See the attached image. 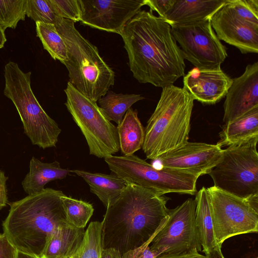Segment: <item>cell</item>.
Masks as SVG:
<instances>
[{
    "instance_id": "cell-23",
    "label": "cell",
    "mask_w": 258,
    "mask_h": 258,
    "mask_svg": "<svg viewBox=\"0 0 258 258\" xmlns=\"http://www.w3.org/2000/svg\"><path fill=\"white\" fill-rule=\"evenodd\" d=\"M117 128L120 149L123 156L133 155L142 148L145 129L138 117L137 109L130 108Z\"/></svg>"
},
{
    "instance_id": "cell-15",
    "label": "cell",
    "mask_w": 258,
    "mask_h": 258,
    "mask_svg": "<svg viewBox=\"0 0 258 258\" xmlns=\"http://www.w3.org/2000/svg\"><path fill=\"white\" fill-rule=\"evenodd\" d=\"M226 3L211 19L217 36L220 40L236 47L242 53H257L258 25L239 18Z\"/></svg>"
},
{
    "instance_id": "cell-39",
    "label": "cell",
    "mask_w": 258,
    "mask_h": 258,
    "mask_svg": "<svg viewBox=\"0 0 258 258\" xmlns=\"http://www.w3.org/2000/svg\"><path fill=\"white\" fill-rule=\"evenodd\" d=\"M221 247L218 246L205 254L207 258H225L221 251Z\"/></svg>"
},
{
    "instance_id": "cell-40",
    "label": "cell",
    "mask_w": 258,
    "mask_h": 258,
    "mask_svg": "<svg viewBox=\"0 0 258 258\" xmlns=\"http://www.w3.org/2000/svg\"><path fill=\"white\" fill-rule=\"evenodd\" d=\"M7 41L5 31L0 28V49L2 48Z\"/></svg>"
},
{
    "instance_id": "cell-32",
    "label": "cell",
    "mask_w": 258,
    "mask_h": 258,
    "mask_svg": "<svg viewBox=\"0 0 258 258\" xmlns=\"http://www.w3.org/2000/svg\"><path fill=\"white\" fill-rule=\"evenodd\" d=\"M47 1L56 16L75 23L80 21L81 10L79 0Z\"/></svg>"
},
{
    "instance_id": "cell-41",
    "label": "cell",
    "mask_w": 258,
    "mask_h": 258,
    "mask_svg": "<svg viewBox=\"0 0 258 258\" xmlns=\"http://www.w3.org/2000/svg\"><path fill=\"white\" fill-rule=\"evenodd\" d=\"M17 258H39L18 251Z\"/></svg>"
},
{
    "instance_id": "cell-42",
    "label": "cell",
    "mask_w": 258,
    "mask_h": 258,
    "mask_svg": "<svg viewBox=\"0 0 258 258\" xmlns=\"http://www.w3.org/2000/svg\"><path fill=\"white\" fill-rule=\"evenodd\" d=\"M256 258H257V257H256Z\"/></svg>"
},
{
    "instance_id": "cell-10",
    "label": "cell",
    "mask_w": 258,
    "mask_h": 258,
    "mask_svg": "<svg viewBox=\"0 0 258 258\" xmlns=\"http://www.w3.org/2000/svg\"><path fill=\"white\" fill-rule=\"evenodd\" d=\"M218 245L233 236L258 231V195L244 199L214 186L207 188Z\"/></svg>"
},
{
    "instance_id": "cell-16",
    "label": "cell",
    "mask_w": 258,
    "mask_h": 258,
    "mask_svg": "<svg viewBox=\"0 0 258 258\" xmlns=\"http://www.w3.org/2000/svg\"><path fill=\"white\" fill-rule=\"evenodd\" d=\"M225 97V123L258 106V62L248 64L240 76L232 79Z\"/></svg>"
},
{
    "instance_id": "cell-8",
    "label": "cell",
    "mask_w": 258,
    "mask_h": 258,
    "mask_svg": "<svg viewBox=\"0 0 258 258\" xmlns=\"http://www.w3.org/2000/svg\"><path fill=\"white\" fill-rule=\"evenodd\" d=\"M258 136L223 149L208 174L214 186L241 198L258 195Z\"/></svg>"
},
{
    "instance_id": "cell-19",
    "label": "cell",
    "mask_w": 258,
    "mask_h": 258,
    "mask_svg": "<svg viewBox=\"0 0 258 258\" xmlns=\"http://www.w3.org/2000/svg\"><path fill=\"white\" fill-rule=\"evenodd\" d=\"M85 230L66 221L51 233L40 258H70L77 250Z\"/></svg>"
},
{
    "instance_id": "cell-20",
    "label": "cell",
    "mask_w": 258,
    "mask_h": 258,
    "mask_svg": "<svg viewBox=\"0 0 258 258\" xmlns=\"http://www.w3.org/2000/svg\"><path fill=\"white\" fill-rule=\"evenodd\" d=\"M71 170L60 167V163L54 161L44 163L33 157L29 164V171L22 182L24 191L28 195L41 191L49 182L62 179L67 177Z\"/></svg>"
},
{
    "instance_id": "cell-25",
    "label": "cell",
    "mask_w": 258,
    "mask_h": 258,
    "mask_svg": "<svg viewBox=\"0 0 258 258\" xmlns=\"http://www.w3.org/2000/svg\"><path fill=\"white\" fill-rule=\"evenodd\" d=\"M144 99L140 94H117L108 91L98 100V106L109 120L119 124L127 110L134 103Z\"/></svg>"
},
{
    "instance_id": "cell-7",
    "label": "cell",
    "mask_w": 258,
    "mask_h": 258,
    "mask_svg": "<svg viewBox=\"0 0 258 258\" xmlns=\"http://www.w3.org/2000/svg\"><path fill=\"white\" fill-rule=\"evenodd\" d=\"M110 170L126 184H135L159 195L178 193L194 195L199 178L179 170L157 168L134 154L104 158Z\"/></svg>"
},
{
    "instance_id": "cell-29",
    "label": "cell",
    "mask_w": 258,
    "mask_h": 258,
    "mask_svg": "<svg viewBox=\"0 0 258 258\" xmlns=\"http://www.w3.org/2000/svg\"><path fill=\"white\" fill-rule=\"evenodd\" d=\"M26 0H0V28L15 29L18 23L24 21Z\"/></svg>"
},
{
    "instance_id": "cell-28",
    "label": "cell",
    "mask_w": 258,
    "mask_h": 258,
    "mask_svg": "<svg viewBox=\"0 0 258 258\" xmlns=\"http://www.w3.org/2000/svg\"><path fill=\"white\" fill-rule=\"evenodd\" d=\"M61 200L68 222L78 228H84L93 215L92 205L64 194L61 197Z\"/></svg>"
},
{
    "instance_id": "cell-12",
    "label": "cell",
    "mask_w": 258,
    "mask_h": 258,
    "mask_svg": "<svg viewBox=\"0 0 258 258\" xmlns=\"http://www.w3.org/2000/svg\"><path fill=\"white\" fill-rule=\"evenodd\" d=\"M195 199L189 198L173 209L149 244L151 250L162 253H179L202 246L195 223Z\"/></svg>"
},
{
    "instance_id": "cell-34",
    "label": "cell",
    "mask_w": 258,
    "mask_h": 258,
    "mask_svg": "<svg viewBox=\"0 0 258 258\" xmlns=\"http://www.w3.org/2000/svg\"><path fill=\"white\" fill-rule=\"evenodd\" d=\"M175 0H145V5L150 8L151 12L155 11L159 17L164 19Z\"/></svg>"
},
{
    "instance_id": "cell-3",
    "label": "cell",
    "mask_w": 258,
    "mask_h": 258,
    "mask_svg": "<svg viewBox=\"0 0 258 258\" xmlns=\"http://www.w3.org/2000/svg\"><path fill=\"white\" fill-rule=\"evenodd\" d=\"M61 190L46 188L10 204L3 233L20 252L40 258L51 233L67 221Z\"/></svg>"
},
{
    "instance_id": "cell-11",
    "label": "cell",
    "mask_w": 258,
    "mask_h": 258,
    "mask_svg": "<svg viewBox=\"0 0 258 258\" xmlns=\"http://www.w3.org/2000/svg\"><path fill=\"white\" fill-rule=\"evenodd\" d=\"M170 25L184 59L198 69L221 67L227 56L226 48L217 36L211 20Z\"/></svg>"
},
{
    "instance_id": "cell-9",
    "label": "cell",
    "mask_w": 258,
    "mask_h": 258,
    "mask_svg": "<svg viewBox=\"0 0 258 258\" xmlns=\"http://www.w3.org/2000/svg\"><path fill=\"white\" fill-rule=\"evenodd\" d=\"M65 105L84 136L90 155L102 158L120 150L117 126L103 114L96 102L78 91L69 82Z\"/></svg>"
},
{
    "instance_id": "cell-4",
    "label": "cell",
    "mask_w": 258,
    "mask_h": 258,
    "mask_svg": "<svg viewBox=\"0 0 258 258\" xmlns=\"http://www.w3.org/2000/svg\"><path fill=\"white\" fill-rule=\"evenodd\" d=\"M194 101L183 88H162L145 129L142 148L147 159L153 160L188 142Z\"/></svg>"
},
{
    "instance_id": "cell-1",
    "label": "cell",
    "mask_w": 258,
    "mask_h": 258,
    "mask_svg": "<svg viewBox=\"0 0 258 258\" xmlns=\"http://www.w3.org/2000/svg\"><path fill=\"white\" fill-rule=\"evenodd\" d=\"M134 77L164 88L185 74L184 58L170 24L149 11L141 10L120 35Z\"/></svg>"
},
{
    "instance_id": "cell-24",
    "label": "cell",
    "mask_w": 258,
    "mask_h": 258,
    "mask_svg": "<svg viewBox=\"0 0 258 258\" xmlns=\"http://www.w3.org/2000/svg\"><path fill=\"white\" fill-rule=\"evenodd\" d=\"M195 200L196 228L202 251L206 254L219 245L216 243L214 236L210 200L206 187H203L197 192Z\"/></svg>"
},
{
    "instance_id": "cell-33",
    "label": "cell",
    "mask_w": 258,
    "mask_h": 258,
    "mask_svg": "<svg viewBox=\"0 0 258 258\" xmlns=\"http://www.w3.org/2000/svg\"><path fill=\"white\" fill-rule=\"evenodd\" d=\"M149 241L142 246L130 250L122 255V258H156L161 254L160 252L151 250Z\"/></svg>"
},
{
    "instance_id": "cell-30",
    "label": "cell",
    "mask_w": 258,
    "mask_h": 258,
    "mask_svg": "<svg viewBox=\"0 0 258 258\" xmlns=\"http://www.w3.org/2000/svg\"><path fill=\"white\" fill-rule=\"evenodd\" d=\"M26 14L35 22L52 24L57 17L47 0H26Z\"/></svg>"
},
{
    "instance_id": "cell-17",
    "label": "cell",
    "mask_w": 258,
    "mask_h": 258,
    "mask_svg": "<svg viewBox=\"0 0 258 258\" xmlns=\"http://www.w3.org/2000/svg\"><path fill=\"white\" fill-rule=\"evenodd\" d=\"M183 88L194 100L203 104L213 105L223 98L231 86L232 79L220 68H194L184 76Z\"/></svg>"
},
{
    "instance_id": "cell-26",
    "label": "cell",
    "mask_w": 258,
    "mask_h": 258,
    "mask_svg": "<svg viewBox=\"0 0 258 258\" xmlns=\"http://www.w3.org/2000/svg\"><path fill=\"white\" fill-rule=\"evenodd\" d=\"M35 23L37 36L40 39L44 49L54 60H58L61 63L67 60V45L55 25L40 22Z\"/></svg>"
},
{
    "instance_id": "cell-6",
    "label": "cell",
    "mask_w": 258,
    "mask_h": 258,
    "mask_svg": "<svg viewBox=\"0 0 258 258\" xmlns=\"http://www.w3.org/2000/svg\"><path fill=\"white\" fill-rule=\"evenodd\" d=\"M31 73H25L17 63L4 68V95L15 105L24 133L33 145L43 149L55 147L61 132L57 123L43 110L31 87Z\"/></svg>"
},
{
    "instance_id": "cell-21",
    "label": "cell",
    "mask_w": 258,
    "mask_h": 258,
    "mask_svg": "<svg viewBox=\"0 0 258 258\" xmlns=\"http://www.w3.org/2000/svg\"><path fill=\"white\" fill-rule=\"evenodd\" d=\"M82 177L105 207L112 205L118 199L126 184L115 174L92 173L81 170H71Z\"/></svg>"
},
{
    "instance_id": "cell-36",
    "label": "cell",
    "mask_w": 258,
    "mask_h": 258,
    "mask_svg": "<svg viewBox=\"0 0 258 258\" xmlns=\"http://www.w3.org/2000/svg\"><path fill=\"white\" fill-rule=\"evenodd\" d=\"M156 258H207L205 255L202 254L197 249L179 253H162Z\"/></svg>"
},
{
    "instance_id": "cell-35",
    "label": "cell",
    "mask_w": 258,
    "mask_h": 258,
    "mask_svg": "<svg viewBox=\"0 0 258 258\" xmlns=\"http://www.w3.org/2000/svg\"><path fill=\"white\" fill-rule=\"evenodd\" d=\"M17 252L6 235L0 234V258H17Z\"/></svg>"
},
{
    "instance_id": "cell-38",
    "label": "cell",
    "mask_w": 258,
    "mask_h": 258,
    "mask_svg": "<svg viewBox=\"0 0 258 258\" xmlns=\"http://www.w3.org/2000/svg\"><path fill=\"white\" fill-rule=\"evenodd\" d=\"M101 258H122L120 253L113 248L103 249Z\"/></svg>"
},
{
    "instance_id": "cell-27",
    "label": "cell",
    "mask_w": 258,
    "mask_h": 258,
    "mask_svg": "<svg viewBox=\"0 0 258 258\" xmlns=\"http://www.w3.org/2000/svg\"><path fill=\"white\" fill-rule=\"evenodd\" d=\"M102 225V221L90 223L80 246L70 258H101Z\"/></svg>"
},
{
    "instance_id": "cell-5",
    "label": "cell",
    "mask_w": 258,
    "mask_h": 258,
    "mask_svg": "<svg viewBox=\"0 0 258 258\" xmlns=\"http://www.w3.org/2000/svg\"><path fill=\"white\" fill-rule=\"evenodd\" d=\"M64 39L68 58L62 63L69 82L81 93L97 102L115 81V73L100 56L97 47L77 30L75 22L56 17L54 24Z\"/></svg>"
},
{
    "instance_id": "cell-13",
    "label": "cell",
    "mask_w": 258,
    "mask_h": 258,
    "mask_svg": "<svg viewBox=\"0 0 258 258\" xmlns=\"http://www.w3.org/2000/svg\"><path fill=\"white\" fill-rule=\"evenodd\" d=\"M84 25L121 35L126 23L145 5V0H79Z\"/></svg>"
},
{
    "instance_id": "cell-14",
    "label": "cell",
    "mask_w": 258,
    "mask_h": 258,
    "mask_svg": "<svg viewBox=\"0 0 258 258\" xmlns=\"http://www.w3.org/2000/svg\"><path fill=\"white\" fill-rule=\"evenodd\" d=\"M223 149L217 144L188 142L152 160L157 168L181 171L200 177L209 174L219 161Z\"/></svg>"
},
{
    "instance_id": "cell-22",
    "label": "cell",
    "mask_w": 258,
    "mask_h": 258,
    "mask_svg": "<svg viewBox=\"0 0 258 258\" xmlns=\"http://www.w3.org/2000/svg\"><path fill=\"white\" fill-rule=\"evenodd\" d=\"M258 136V106L225 124L217 144L229 146Z\"/></svg>"
},
{
    "instance_id": "cell-37",
    "label": "cell",
    "mask_w": 258,
    "mask_h": 258,
    "mask_svg": "<svg viewBox=\"0 0 258 258\" xmlns=\"http://www.w3.org/2000/svg\"><path fill=\"white\" fill-rule=\"evenodd\" d=\"M8 177L0 169V210L8 203L6 182Z\"/></svg>"
},
{
    "instance_id": "cell-18",
    "label": "cell",
    "mask_w": 258,
    "mask_h": 258,
    "mask_svg": "<svg viewBox=\"0 0 258 258\" xmlns=\"http://www.w3.org/2000/svg\"><path fill=\"white\" fill-rule=\"evenodd\" d=\"M227 0H175L164 20L169 24H181L211 20Z\"/></svg>"
},
{
    "instance_id": "cell-2",
    "label": "cell",
    "mask_w": 258,
    "mask_h": 258,
    "mask_svg": "<svg viewBox=\"0 0 258 258\" xmlns=\"http://www.w3.org/2000/svg\"><path fill=\"white\" fill-rule=\"evenodd\" d=\"M169 200L126 184L118 199L107 208L102 221L103 249L113 248L122 255L151 241L167 220Z\"/></svg>"
},
{
    "instance_id": "cell-31",
    "label": "cell",
    "mask_w": 258,
    "mask_h": 258,
    "mask_svg": "<svg viewBox=\"0 0 258 258\" xmlns=\"http://www.w3.org/2000/svg\"><path fill=\"white\" fill-rule=\"evenodd\" d=\"M226 4L241 19L258 25V0H227Z\"/></svg>"
}]
</instances>
